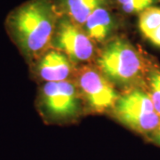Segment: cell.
<instances>
[{"mask_svg":"<svg viewBox=\"0 0 160 160\" xmlns=\"http://www.w3.org/2000/svg\"><path fill=\"white\" fill-rule=\"evenodd\" d=\"M57 14L51 0H29L8 14L6 28L27 60L44 53L53 38Z\"/></svg>","mask_w":160,"mask_h":160,"instance_id":"1","label":"cell"},{"mask_svg":"<svg viewBox=\"0 0 160 160\" xmlns=\"http://www.w3.org/2000/svg\"><path fill=\"white\" fill-rule=\"evenodd\" d=\"M97 62L107 79L122 85L137 79L145 70V62L140 52L129 42L121 38L106 45Z\"/></svg>","mask_w":160,"mask_h":160,"instance_id":"2","label":"cell"},{"mask_svg":"<svg viewBox=\"0 0 160 160\" xmlns=\"http://www.w3.org/2000/svg\"><path fill=\"white\" fill-rule=\"evenodd\" d=\"M115 117L122 124L141 134L150 137L160 127V117L149 92L132 88L118 97L114 105Z\"/></svg>","mask_w":160,"mask_h":160,"instance_id":"3","label":"cell"},{"mask_svg":"<svg viewBox=\"0 0 160 160\" xmlns=\"http://www.w3.org/2000/svg\"><path fill=\"white\" fill-rule=\"evenodd\" d=\"M39 106L42 111L52 118H71L79 112L78 91L69 80L46 82L40 92Z\"/></svg>","mask_w":160,"mask_h":160,"instance_id":"4","label":"cell"},{"mask_svg":"<svg viewBox=\"0 0 160 160\" xmlns=\"http://www.w3.org/2000/svg\"><path fill=\"white\" fill-rule=\"evenodd\" d=\"M52 42L59 51L74 62H86L94 52L92 40L69 18L59 21Z\"/></svg>","mask_w":160,"mask_h":160,"instance_id":"5","label":"cell"},{"mask_svg":"<svg viewBox=\"0 0 160 160\" xmlns=\"http://www.w3.org/2000/svg\"><path fill=\"white\" fill-rule=\"evenodd\" d=\"M78 86L88 105L98 112L114 107L118 94L101 71L90 67L82 68L78 73Z\"/></svg>","mask_w":160,"mask_h":160,"instance_id":"6","label":"cell"},{"mask_svg":"<svg viewBox=\"0 0 160 160\" xmlns=\"http://www.w3.org/2000/svg\"><path fill=\"white\" fill-rule=\"evenodd\" d=\"M36 74L46 82H60L68 79L72 72V64L68 56L59 50L46 52L35 64Z\"/></svg>","mask_w":160,"mask_h":160,"instance_id":"7","label":"cell"},{"mask_svg":"<svg viewBox=\"0 0 160 160\" xmlns=\"http://www.w3.org/2000/svg\"><path fill=\"white\" fill-rule=\"evenodd\" d=\"M84 26L86 33L92 40L102 42L110 34L113 19L107 8L99 6L88 16Z\"/></svg>","mask_w":160,"mask_h":160,"instance_id":"8","label":"cell"},{"mask_svg":"<svg viewBox=\"0 0 160 160\" xmlns=\"http://www.w3.org/2000/svg\"><path fill=\"white\" fill-rule=\"evenodd\" d=\"M66 12L77 24H85L86 19L105 0H62Z\"/></svg>","mask_w":160,"mask_h":160,"instance_id":"9","label":"cell"},{"mask_svg":"<svg viewBox=\"0 0 160 160\" xmlns=\"http://www.w3.org/2000/svg\"><path fill=\"white\" fill-rule=\"evenodd\" d=\"M139 27L147 38L160 27V8L150 6L142 12L139 19Z\"/></svg>","mask_w":160,"mask_h":160,"instance_id":"10","label":"cell"},{"mask_svg":"<svg viewBox=\"0 0 160 160\" xmlns=\"http://www.w3.org/2000/svg\"><path fill=\"white\" fill-rule=\"evenodd\" d=\"M149 94L157 113L160 117V71L154 70L149 77Z\"/></svg>","mask_w":160,"mask_h":160,"instance_id":"11","label":"cell"},{"mask_svg":"<svg viewBox=\"0 0 160 160\" xmlns=\"http://www.w3.org/2000/svg\"><path fill=\"white\" fill-rule=\"evenodd\" d=\"M126 12H142L150 7L154 0H117Z\"/></svg>","mask_w":160,"mask_h":160,"instance_id":"12","label":"cell"},{"mask_svg":"<svg viewBox=\"0 0 160 160\" xmlns=\"http://www.w3.org/2000/svg\"><path fill=\"white\" fill-rule=\"evenodd\" d=\"M148 38L151 41V43L154 44L155 46L160 47V27H158L155 31H153L149 35Z\"/></svg>","mask_w":160,"mask_h":160,"instance_id":"13","label":"cell"},{"mask_svg":"<svg viewBox=\"0 0 160 160\" xmlns=\"http://www.w3.org/2000/svg\"><path fill=\"white\" fill-rule=\"evenodd\" d=\"M150 138H151V141L152 142H154L156 144H158V145L160 146V127L158 128V130Z\"/></svg>","mask_w":160,"mask_h":160,"instance_id":"14","label":"cell"}]
</instances>
